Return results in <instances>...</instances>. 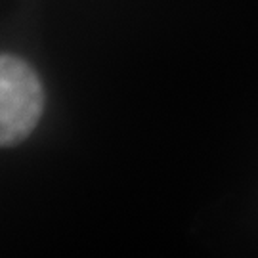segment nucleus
Returning a JSON list of instances; mask_svg holds the SVG:
<instances>
[{
	"label": "nucleus",
	"mask_w": 258,
	"mask_h": 258,
	"mask_svg": "<svg viewBox=\"0 0 258 258\" xmlns=\"http://www.w3.org/2000/svg\"><path fill=\"white\" fill-rule=\"evenodd\" d=\"M44 111L38 73L18 55L0 54V148H14L33 134Z\"/></svg>",
	"instance_id": "1"
}]
</instances>
